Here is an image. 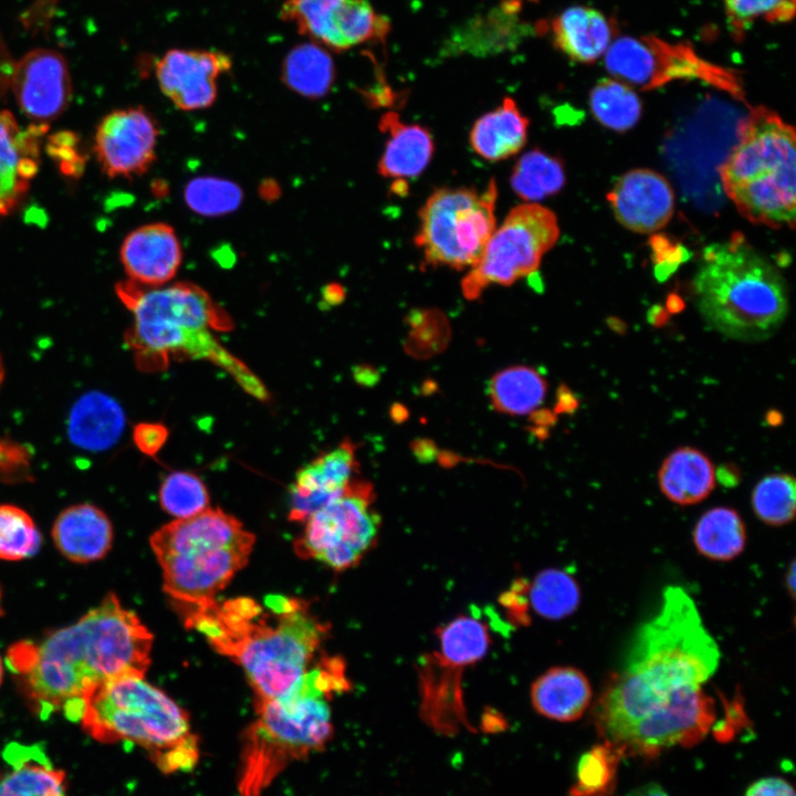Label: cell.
Masks as SVG:
<instances>
[{
	"instance_id": "6da1fadb",
	"label": "cell",
	"mask_w": 796,
	"mask_h": 796,
	"mask_svg": "<svg viewBox=\"0 0 796 796\" xmlns=\"http://www.w3.org/2000/svg\"><path fill=\"white\" fill-rule=\"evenodd\" d=\"M719 662L718 643L693 599L681 587H667L595 705L599 733L622 751L645 754L688 743L713 709L702 685Z\"/></svg>"
},
{
	"instance_id": "7a4b0ae2",
	"label": "cell",
	"mask_w": 796,
	"mask_h": 796,
	"mask_svg": "<svg viewBox=\"0 0 796 796\" xmlns=\"http://www.w3.org/2000/svg\"><path fill=\"white\" fill-rule=\"evenodd\" d=\"M151 646L153 636L137 615L108 594L75 624L53 631L36 647L28 646L31 651L24 650L27 659L17 668L42 719L61 711L76 722L97 687L126 677L144 678Z\"/></svg>"
},
{
	"instance_id": "3957f363",
	"label": "cell",
	"mask_w": 796,
	"mask_h": 796,
	"mask_svg": "<svg viewBox=\"0 0 796 796\" xmlns=\"http://www.w3.org/2000/svg\"><path fill=\"white\" fill-rule=\"evenodd\" d=\"M185 612L187 627L243 669L256 701L294 692L328 630L305 601L281 595L268 596L264 607L243 597Z\"/></svg>"
},
{
	"instance_id": "277c9868",
	"label": "cell",
	"mask_w": 796,
	"mask_h": 796,
	"mask_svg": "<svg viewBox=\"0 0 796 796\" xmlns=\"http://www.w3.org/2000/svg\"><path fill=\"white\" fill-rule=\"evenodd\" d=\"M116 294L133 314L125 342L143 371H161L171 360H207L227 371L249 395L270 397L261 379L219 341L233 327L229 314L202 287L189 282L146 286L119 282Z\"/></svg>"
},
{
	"instance_id": "5b68a950",
	"label": "cell",
	"mask_w": 796,
	"mask_h": 796,
	"mask_svg": "<svg viewBox=\"0 0 796 796\" xmlns=\"http://www.w3.org/2000/svg\"><path fill=\"white\" fill-rule=\"evenodd\" d=\"M349 688L345 663L324 657L286 696L256 701L242 741L239 792L260 796L292 762L325 748L334 734L329 700Z\"/></svg>"
},
{
	"instance_id": "8992f818",
	"label": "cell",
	"mask_w": 796,
	"mask_h": 796,
	"mask_svg": "<svg viewBox=\"0 0 796 796\" xmlns=\"http://www.w3.org/2000/svg\"><path fill=\"white\" fill-rule=\"evenodd\" d=\"M692 290L708 327L735 341L771 337L788 311L779 271L741 233L702 251Z\"/></svg>"
},
{
	"instance_id": "52a82bcc",
	"label": "cell",
	"mask_w": 796,
	"mask_h": 796,
	"mask_svg": "<svg viewBox=\"0 0 796 796\" xmlns=\"http://www.w3.org/2000/svg\"><path fill=\"white\" fill-rule=\"evenodd\" d=\"M80 722L101 743L129 742L142 747L168 774L192 769L199 758L187 712L140 677L97 687L85 699Z\"/></svg>"
},
{
	"instance_id": "ba28073f",
	"label": "cell",
	"mask_w": 796,
	"mask_h": 796,
	"mask_svg": "<svg viewBox=\"0 0 796 796\" xmlns=\"http://www.w3.org/2000/svg\"><path fill=\"white\" fill-rule=\"evenodd\" d=\"M254 541L237 517L209 506L161 526L150 546L163 570L164 590L188 610L216 601L247 565Z\"/></svg>"
},
{
	"instance_id": "9c48e42d",
	"label": "cell",
	"mask_w": 796,
	"mask_h": 796,
	"mask_svg": "<svg viewBox=\"0 0 796 796\" xmlns=\"http://www.w3.org/2000/svg\"><path fill=\"white\" fill-rule=\"evenodd\" d=\"M795 159L793 126L764 106L752 108L719 169L727 197L744 218L774 229H794Z\"/></svg>"
},
{
	"instance_id": "30bf717a",
	"label": "cell",
	"mask_w": 796,
	"mask_h": 796,
	"mask_svg": "<svg viewBox=\"0 0 796 796\" xmlns=\"http://www.w3.org/2000/svg\"><path fill=\"white\" fill-rule=\"evenodd\" d=\"M498 187L493 179L483 190L440 188L419 211L415 243L423 264L455 270L480 260L495 230Z\"/></svg>"
},
{
	"instance_id": "8fae6325",
	"label": "cell",
	"mask_w": 796,
	"mask_h": 796,
	"mask_svg": "<svg viewBox=\"0 0 796 796\" xmlns=\"http://www.w3.org/2000/svg\"><path fill=\"white\" fill-rule=\"evenodd\" d=\"M436 635L438 648L418 662L420 716L440 735L474 731L465 713L461 678L486 654L491 645L488 625L475 616L459 615Z\"/></svg>"
},
{
	"instance_id": "7c38bea8",
	"label": "cell",
	"mask_w": 796,
	"mask_h": 796,
	"mask_svg": "<svg viewBox=\"0 0 796 796\" xmlns=\"http://www.w3.org/2000/svg\"><path fill=\"white\" fill-rule=\"evenodd\" d=\"M558 235L557 218L549 209L537 203L514 207L463 277V295L475 300L491 285H510L533 273Z\"/></svg>"
},
{
	"instance_id": "4fadbf2b",
	"label": "cell",
	"mask_w": 796,
	"mask_h": 796,
	"mask_svg": "<svg viewBox=\"0 0 796 796\" xmlns=\"http://www.w3.org/2000/svg\"><path fill=\"white\" fill-rule=\"evenodd\" d=\"M304 523L294 543L300 557L315 559L336 572L356 566L375 545L380 530L373 486L355 478Z\"/></svg>"
},
{
	"instance_id": "5bb4252c",
	"label": "cell",
	"mask_w": 796,
	"mask_h": 796,
	"mask_svg": "<svg viewBox=\"0 0 796 796\" xmlns=\"http://www.w3.org/2000/svg\"><path fill=\"white\" fill-rule=\"evenodd\" d=\"M605 66L617 80L642 90L695 78L736 97L743 96L741 80L733 71L701 59L689 44L670 43L657 36L618 38L605 53Z\"/></svg>"
},
{
	"instance_id": "9a60e30c",
	"label": "cell",
	"mask_w": 796,
	"mask_h": 796,
	"mask_svg": "<svg viewBox=\"0 0 796 796\" xmlns=\"http://www.w3.org/2000/svg\"><path fill=\"white\" fill-rule=\"evenodd\" d=\"M282 19L298 32L336 50H347L387 29L367 0H286Z\"/></svg>"
},
{
	"instance_id": "2e32d148",
	"label": "cell",
	"mask_w": 796,
	"mask_h": 796,
	"mask_svg": "<svg viewBox=\"0 0 796 796\" xmlns=\"http://www.w3.org/2000/svg\"><path fill=\"white\" fill-rule=\"evenodd\" d=\"M159 129L143 107L115 109L98 124L94 151L109 178H129L148 170L156 158Z\"/></svg>"
},
{
	"instance_id": "e0dca14e",
	"label": "cell",
	"mask_w": 796,
	"mask_h": 796,
	"mask_svg": "<svg viewBox=\"0 0 796 796\" xmlns=\"http://www.w3.org/2000/svg\"><path fill=\"white\" fill-rule=\"evenodd\" d=\"M10 86L20 108L38 124L61 115L72 95L67 62L51 49H33L14 62Z\"/></svg>"
},
{
	"instance_id": "ac0fdd59",
	"label": "cell",
	"mask_w": 796,
	"mask_h": 796,
	"mask_svg": "<svg viewBox=\"0 0 796 796\" xmlns=\"http://www.w3.org/2000/svg\"><path fill=\"white\" fill-rule=\"evenodd\" d=\"M231 67L228 55L214 51L170 50L156 64L161 92L181 111L211 106L217 78Z\"/></svg>"
},
{
	"instance_id": "d6986e66",
	"label": "cell",
	"mask_w": 796,
	"mask_h": 796,
	"mask_svg": "<svg viewBox=\"0 0 796 796\" xmlns=\"http://www.w3.org/2000/svg\"><path fill=\"white\" fill-rule=\"evenodd\" d=\"M608 200L616 219L639 233L664 227L674 209L670 184L650 169H632L622 175L608 193Z\"/></svg>"
},
{
	"instance_id": "ffe728a7",
	"label": "cell",
	"mask_w": 796,
	"mask_h": 796,
	"mask_svg": "<svg viewBox=\"0 0 796 796\" xmlns=\"http://www.w3.org/2000/svg\"><path fill=\"white\" fill-rule=\"evenodd\" d=\"M357 469L356 448L348 440L301 468L290 490V520L304 523L348 486Z\"/></svg>"
},
{
	"instance_id": "44dd1931",
	"label": "cell",
	"mask_w": 796,
	"mask_h": 796,
	"mask_svg": "<svg viewBox=\"0 0 796 796\" xmlns=\"http://www.w3.org/2000/svg\"><path fill=\"white\" fill-rule=\"evenodd\" d=\"M119 258L128 280L155 287L175 277L182 251L175 229L155 222L129 232L121 247Z\"/></svg>"
},
{
	"instance_id": "7402d4cb",
	"label": "cell",
	"mask_w": 796,
	"mask_h": 796,
	"mask_svg": "<svg viewBox=\"0 0 796 796\" xmlns=\"http://www.w3.org/2000/svg\"><path fill=\"white\" fill-rule=\"evenodd\" d=\"M45 124L21 128L9 111H0V214L11 212L25 196L39 169L40 138Z\"/></svg>"
},
{
	"instance_id": "603a6c76",
	"label": "cell",
	"mask_w": 796,
	"mask_h": 796,
	"mask_svg": "<svg viewBox=\"0 0 796 796\" xmlns=\"http://www.w3.org/2000/svg\"><path fill=\"white\" fill-rule=\"evenodd\" d=\"M0 796H69L65 773L39 745L11 743L3 751Z\"/></svg>"
},
{
	"instance_id": "cb8c5ba5",
	"label": "cell",
	"mask_w": 796,
	"mask_h": 796,
	"mask_svg": "<svg viewBox=\"0 0 796 796\" xmlns=\"http://www.w3.org/2000/svg\"><path fill=\"white\" fill-rule=\"evenodd\" d=\"M52 538L67 559L90 563L103 558L111 549L113 526L107 515L92 504H76L55 519Z\"/></svg>"
},
{
	"instance_id": "d4e9b609",
	"label": "cell",
	"mask_w": 796,
	"mask_h": 796,
	"mask_svg": "<svg viewBox=\"0 0 796 796\" xmlns=\"http://www.w3.org/2000/svg\"><path fill=\"white\" fill-rule=\"evenodd\" d=\"M593 690L586 674L570 666L553 667L531 685L534 710L551 720L573 722L590 705Z\"/></svg>"
},
{
	"instance_id": "484cf974",
	"label": "cell",
	"mask_w": 796,
	"mask_h": 796,
	"mask_svg": "<svg viewBox=\"0 0 796 796\" xmlns=\"http://www.w3.org/2000/svg\"><path fill=\"white\" fill-rule=\"evenodd\" d=\"M379 124L387 135L378 164L379 174L397 180L420 175L433 154L430 132L419 124L404 123L396 113L385 114Z\"/></svg>"
},
{
	"instance_id": "4316f807",
	"label": "cell",
	"mask_w": 796,
	"mask_h": 796,
	"mask_svg": "<svg viewBox=\"0 0 796 796\" xmlns=\"http://www.w3.org/2000/svg\"><path fill=\"white\" fill-rule=\"evenodd\" d=\"M552 33L556 46L568 57L593 63L611 44L614 25L595 9L572 7L553 20Z\"/></svg>"
},
{
	"instance_id": "83f0119b",
	"label": "cell",
	"mask_w": 796,
	"mask_h": 796,
	"mask_svg": "<svg viewBox=\"0 0 796 796\" xmlns=\"http://www.w3.org/2000/svg\"><path fill=\"white\" fill-rule=\"evenodd\" d=\"M715 479L712 461L692 447L672 451L658 471L662 494L679 505H692L706 499L715 486Z\"/></svg>"
},
{
	"instance_id": "f1b7e54d",
	"label": "cell",
	"mask_w": 796,
	"mask_h": 796,
	"mask_svg": "<svg viewBox=\"0 0 796 796\" xmlns=\"http://www.w3.org/2000/svg\"><path fill=\"white\" fill-rule=\"evenodd\" d=\"M125 427L122 407L109 396L91 391L73 406L69 421V436L77 447L101 451L111 448Z\"/></svg>"
},
{
	"instance_id": "f546056e",
	"label": "cell",
	"mask_w": 796,
	"mask_h": 796,
	"mask_svg": "<svg viewBox=\"0 0 796 796\" xmlns=\"http://www.w3.org/2000/svg\"><path fill=\"white\" fill-rule=\"evenodd\" d=\"M528 119L514 100L505 97L491 112L479 117L470 130V145L476 155L490 161L517 154L527 139Z\"/></svg>"
},
{
	"instance_id": "4dcf8cb0",
	"label": "cell",
	"mask_w": 796,
	"mask_h": 796,
	"mask_svg": "<svg viewBox=\"0 0 796 796\" xmlns=\"http://www.w3.org/2000/svg\"><path fill=\"white\" fill-rule=\"evenodd\" d=\"M746 540L744 521L734 509L726 506L704 512L692 532V541L699 554L719 562L737 557L744 551Z\"/></svg>"
},
{
	"instance_id": "1f68e13d",
	"label": "cell",
	"mask_w": 796,
	"mask_h": 796,
	"mask_svg": "<svg viewBox=\"0 0 796 796\" xmlns=\"http://www.w3.org/2000/svg\"><path fill=\"white\" fill-rule=\"evenodd\" d=\"M547 384L534 368L516 365L504 368L491 378L489 397L499 412L525 416L534 411L545 399Z\"/></svg>"
},
{
	"instance_id": "d6a6232c",
	"label": "cell",
	"mask_w": 796,
	"mask_h": 796,
	"mask_svg": "<svg viewBox=\"0 0 796 796\" xmlns=\"http://www.w3.org/2000/svg\"><path fill=\"white\" fill-rule=\"evenodd\" d=\"M334 78L335 66L331 55L314 43L294 46L283 61L284 84L304 97L325 96Z\"/></svg>"
},
{
	"instance_id": "836d02e7",
	"label": "cell",
	"mask_w": 796,
	"mask_h": 796,
	"mask_svg": "<svg viewBox=\"0 0 796 796\" xmlns=\"http://www.w3.org/2000/svg\"><path fill=\"white\" fill-rule=\"evenodd\" d=\"M530 609L544 619L559 620L570 616L580 603V589L575 578L559 568L540 572L528 582Z\"/></svg>"
},
{
	"instance_id": "e575fe53",
	"label": "cell",
	"mask_w": 796,
	"mask_h": 796,
	"mask_svg": "<svg viewBox=\"0 0 796 796\" xmlns=\"http://www.w3.org/2000/svg\"><path fill=\"white\" fill-rule=\"evenodd\" d=\"M565 184V172L559 159L534 149L516 163L511 185L517 196L536 201L557 193Z\"/></svg>"
},
{
	"instance_id": "d590c367",
	"label": "cell",
	"mask_w": 796,
	"mask_h": 796,
	"mask_svg": "<svg viewBox=\"0 0 796 796\" xmlns=\"http://www.w3.org/2000/svg\"><path fill=\"white\" fill-rule=\"evenodd\" d=\"M590 108L595 118L604 126L615 132H626L639 121L642 106L628 84L606 78L593 88Z\"/></svg>"
},
{
	"instance_id": "8d00e7d4",
	"label": "cell",
	"mask_w": 796,
	"mask_h": 796,
	"mask_svg": "<svg viewBox=\"0 0 796 796\" xmlns=\"http://www.w3.org/2000/svg\"><path fill=\"white\" fill-rule=\"evenodd\" d=\"M752 507L765 524L790 523L796 511V483L788 473H772L761 479L752 491Z\"/></svg>"
},
{
	"instance_id": "74e56055",
	"label": "cell",
	"mask_w": 796,
	"mask_h": 796,
	"mask_svg": "<svg viewBox=\"0 0 796 796\" xmlns=\"http://www.w3.org/2000/svg\"><path fill=\"white\" fill-rule=\"evenodd\" d=\"M185 201L196 213L217 217L235 211L243 199L241 187L219 177H197L185 188Z\"/></svg>"
},
{
	"instance_id": "f35d334b",
	"label": "cell",
	"mask_w": 796,
	"mask_h": 796,
	"mask_svg": "<svg viewBox=\"0 0 796 796\" xmlns=\"http://www.w3.org/2000/svg\"><path fill=\"white\" fill-rule=\"evenodd\" d=\"M158 498L163 510L176 519H188L209 507L205 483L189 471L169 473L161 482Z\"/></svg>"
},
{
	"instance_id": "ab89813d",
	"label": "cell",
	"mask_w": 796,
	"mask_h": 796,
	"mask_svg": "<svg viewBox=\"0 0 796 796\" xmlns=\"http://www.w3.org/2000/svg\"><path fill=\"white\" fill-rule=\"evenodd\" d=\"M41 534L31 516L22 509L0 505V558L20 561L35 555Z\"/></svg>"
},
{
	"instance_id": "60d3db41",
	"label": "cell",
	"mask_w": 796,
	"mask_h": 796,
	"mask_svg": "<svg viewBox=\"0 0 796 796\" xmlns=\"http://www.w3.org/2000/svg\"><path fill=\"white\" fill-rule=\"evenodd\" d=\"M622 750L607 743L585 752L577 764L576 783L569 796H601L615 777L618 754Z\"/></svg>"
},
{
	"instance_id": "b9f144b4",
	"label": "cell",
	"mask_w": 796,
	"mask_h": 796,
	"mask_svg": "<svg viewBox=\"0 0 796 796\" xmlns=\"http://www.w3.org/2000/svg\"><path fill=\"white\" fill-rule=\"evenodd\" d=\"M726 15L734 35L741 36L752 22L764 18L783 22L795 13V0H724Z\"/></svg>"
},
{
	"instance_id": "7bdbcfd3",
	"label": "cell",
	"mask_w": 796,
	"mask_h": 796,
	"mask_svg": "<svg viewBox=\"0 0 796 796\" xmlns=\"http://www.w3.org/2000/svg\"><path fill=\"white\" fill-rule=\"evenodd\" d=\"M169 436L168 428L159 422H142L135 426L133 440L136 447L149 457H155Z\"/></svg>"
},
{
	"instance_id": "ee69618b",
	"label": "cell",
	"mask_w": 796,
	"mask_h": 796,
	"mask_svg": "<svg viewBox=\"0 0 796 796\" xmlns=\"http://www.w3.org/2000/svg\"><path fill=\"white\" fill-rule=\"evenodd\" d=\"M528 582L520 578L513 583L511 588L501 597V604L506 609L510 618L519 624L528 621V599H527Z\"/></svg>"
},
{
	"instance_id": "f6af8a7d",
	"label": "cell",
	"mask_w": 796,
	"mask_h": 796,
	"mask_svg": "<svg viewBox=\"0 0 796 796\" xmlns=\"http://www.w3.org/2000/svg\"><path fill=\"white\" fill-rule=\"evenodd\" d=\"M744 796H795L792 785L781 777H765L754 782Z\"/></svg>"
},
{
	"instance_id": "bcb514c9",
	"label": "cell",
	"mask_w": 796,
	"mask_h": 796,
	"mask_svg": "<svg viewBox=\"0 0 796 796\" xmlns=\"http://www.w3.org/2000/svg\"><path fill=\"white\" fill-rule=\"evenodd\" d=\"M14 67L6 43L0 38V94L10 85L11 76Z\"/></svg>"
},
{
	"instance_id": "7dc6e473",
	"label": "cell",
	"mask_w": 796,
	"mask_h": 796,
	"mask_svg": "<svg viewBox=\"0 0 796 796\" xmlns=\"http://www.w3.org/2000/svg\"><path fill=\"white\" fill-rule=\"evenodd\" d=\"M632 796H669L666 790L658 784H648L635 792Z\"/></svg>"
},
{
	"instance_id": "c3c4849f",
	"label": "cell",
	"mask_w": 796,
	"mask_h": 796,
	"mask_svg": "<svg viewBox=\"0 0 796 796\" xmlns=\"http://www.w3.org/2000/svg\"><path fill=\"white\" fill-rule=\"evenodd\" d=\"M786 585L789 594L794 596L795 591V562L793 561L786 574Z\"/></svg>"
},
{
	"instance_id": "681fc988",
	"label": "cell",
	"mask_w": 796,
	"mask_h": 796,
	"mask_svg": "<svg viewBox=\"0 0 796 796\" xmlns=\"http://www.w3.org/2000/svg\"><path fill=\"white\" fill-rule=\"evenodd\" d=\"M3 374H4L3 365H2V362H1V358H0V385H1L2 379H3Z\"/></svg>"
},
{
	"instance_id": "f907efd6",
	"label": "cell",
	"mask_w": 796,
	"mask_h": 796,
	"mask_svg": "<svg viewBox=\"0 0 796 796\" xmlns=\"http://www.w3.org/2000/svg\"><path fill=\"white\" fill-rule=\"evenodd\" d=\"M2 674H3V669H2V662H1V659H0V684H1V681H2Z\"/></svg>"
},
{
	"instance_id": "816d5d0a",
	"label": "cell",
	"mask_w": 796,
	"mask_h": 796,
	"mask_svg": "<svg viewBox=\"0 0 796 796\" xmlns=\"http://www.w3.org/2000/svg\"><path fill=\"white\" fill-rule=\"evenodd\" d=\"M1 611H2V608H1V590H0V614H1Z\"/></svg>"
}]
</instances>
